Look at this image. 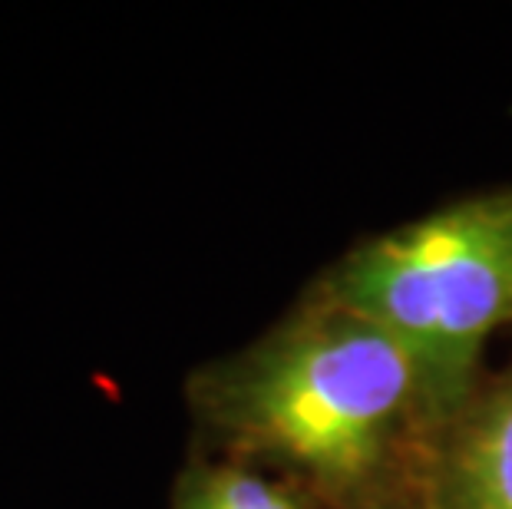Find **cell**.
Masks as SVG:
<instances>
[{
  "instance_id": "3",
  "label": "cell",
  "mask_w": 512,
  "mask_h": 509,
  "mask_svg": "<svg viewBox=\"0 0 512 509\" xmlns=\"http://www.w3.org/2000/svg\"><path fill=\"white\" fill-rule=\"evenodd\" d=\"M437 500L440 509H512V377L453 420Z\"/></svg>"
},
{
  "instance_id": "4",
  "label": "cell",
  "mask_w": 512,
  "mask_h": 509,
  "mask_svg": "<svg viewBox=\"0 0 512 509\" xmlns=\"http://www.w3.org/2000/svg\"><path fill=\"white\" fill-rule=\"evenodd\" d=\"M172 509H304L301 500L242 460L192 463L176 483Z\"/></svg>"
},
{
  "instance_id": "1",
  "label": "cell",
  "mask_w": 512,
  "mask_h": 509,
  "mask_svg": "<svg viewBox=\"0 0 512 509\" xmlns=\"http://www.w3.org/2000/svg\"><path fill=\"white\" fill-rule=\"evenodd\" d=\"M192 404L238 460H268L337 503L374 493L407 430L437 424L413 354L354 311L314 305L195 374Z\"/></svg>"
},
{
  "instance_id": "2",
  "label": "cell",
  "mask_w": 512,
  "mask_h": 509,
  "mask_svg": "<svg viewBox=\"0 0 512 509\" xmlns=\"http://www.w3.org/2000/svg\"><path fill=\"white\" fill-rule=\"evenodd\" d=\"M324 301L384 328L413 354L437 424L473 400L483 344L512 324V192L417 219L351 252Z\"/></svg>"
}]
</instances>
